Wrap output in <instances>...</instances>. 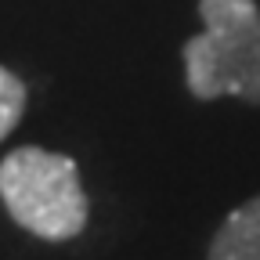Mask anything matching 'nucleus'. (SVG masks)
Listing matches in <instances>:
<instances>
[{"instance_id": "1", "label": "nucleus", "mask_w": 260, "mask_h": 260, "mask_svg": "<svg viewBox=\"0 0 260 260\" xmlns=\"http://www.w3.org/2000/svg\"><path fill=\"white\" fill-rule=\"evenodd\" d=\"M203 32L184 44L188 90L199 102L235 94L260 105V8L256 0H199Z\"/></svg>"}, {"instance_id": "2", "label": "nucleus", "mask_w": 260, "mask_h": 260, "mask_svg": "<svg viewBox=\"0 0 260 260\" xmlns=\"http://www.w3.org/2000/svg\"><path fill=\"white\" fill-rule=\"evenodd\" d=\"M0 199L25 232L65 242L87 224V195L69 155L25 145L0 162Z\"/></svg>"}, {"instance_id": "3", "label": "nucleus", "mask_w": 260, "mask_h": 260, "mask_svg": "<svg viewBox=\"0 0 260 260\" xmlns=\"http://www.w3.org/2000/svg\"><path fill=\"white\" fill-rule=\"evenodd\" d=\"M206 260H260V195L220 220Z\"/></svg>"}, {"instance_id": "4", "label": "nucleus", "mask_w": 260, "mask_h": 260, "mask_svg": "<svg viewBox=\"0 0 260 260\" xmlns=\"http://www.w3.org/2000/svg\"><path fill=\"white\" fill-rule=\"evenodd\" d=\"M22 116H25V83L0 65V141L18 126Z\"/></svg>"}]
</instances>
